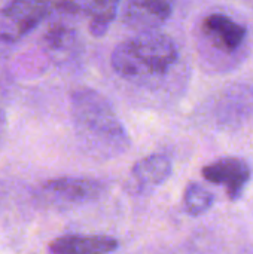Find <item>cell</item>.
<instances>
[{"instance_id":"obj_1","label":"cell","mask_w":253,"mask_h":254,"mask_svg":"<svg viewBox=\"0 0 253 254\" xmlns=\"http://www.w3.org/2000/svg\"><path fill=\"white\" fill-rule=\"evenodd\" d=\"M76 134L85 149L104 159L125 153L131 138L110 101L92 88H78L70 95Z\"/></svg>"},{"instance_id":"obj_2","label":"cell","mask_w":253,"mask_h":254,"mask_svg":"<svg viewBox=\"0 0 253 254\" xmlns=\"http://www.w3.org/2000/svg\"><path fill=\"white\" fill-rule=\"evenodd\" d=\"M174 40L161 31H143L118 43L110 54V65L116 74L139 82L164 76L177 61Z\"/></svg>"},{"instance_id":"obj_3","label":"cell","mask_w":253,"mask_h":254,"mask_svg":"<svg viewBox=\"0 0 253 254\" xmlns=\"http://www.w3.org/2000/svg\"><path fill=\"white\" fill-rule=\"evenodd\" d=\"M106 183L88 177H60L45 182L39 189L43 202L54 207H76L98 199L106 192Z\"/></svg>"},{"instance_id":"obj_4","label":"cell","mask_w":253,"mask_h":254,"mask_svg":"<svg viewBox=\"0 0 253 254\" xmlns=\"http://www.w3.org/2000/svg\"><path fill=\"white\" fill-rule=\"evenodd\" d=\"M51 13L49 3L12 1L0 9V39L16 42L33 31Z\"/></svg>"},{"instance_id":"obj_5","label":"cell","mask_w":253,"mask_h":254,"mask_svg":"<svg viewBox=\"0 0 253 254\" xmlns=\"http://www.w3.org/2000/svg\"><path fill=\"white\" fill-rule=\"evenodd\" d=\"M171 15V3L164 0H133L127 3L122 21L136 30L154 31Z\"/></svg>"},{"instance_id":"obj_6","label":"cell","mask_w":253,"mask_h":254,"mask_svg":"<svg viewBox=\"0 0 253 254\" xmlns=\"http://www.w3.org/2000/svg\"><path fill=\"white\" fill-rule=\"evenodd\" d=\"M119 243L107 235H63L54 240L49 254H110L116 252Z\"/></svg>"},{"instance_id":"obj_7","label":"cell","mask_w":253,"mask_h":254,"mask_svg":"<svg viewBox=\"0 0 253 254\" xmlns=\"http://www.w3.org/2000/svg\"><path fill=\"white\" fill-rule=\"evenodd\" d=\"M249 176V167L237 158H224L203 168V177L215 185H224L231 198L242 193Z\"/></svg>"},{"instance_id":"obj_8","label":"cell","mask_w":253,"mask_h":254,"mask_svg":"<svg viewBox=\"0 0 253 254\" xmlns=\"http://www.w3.org/2000/svg\"><path fill=\"white\" fill-rule=\"evenodd\" d=\"M203 31L212 45L224 52H234L246 37V28L224 13H210L203 21Z\"/></svg>"},{"instance_id":"obj_9","label":"cell","mask_w":253,"mask_h":254,"mask_svg":"<svg viewBox=\"0 0 253 254\" xmlns=\"http://www.w3.org/2000/svg\"><path fill=\"white\" fill-rule=\"evenodd\" d=\"M43 46L54 61L63 63L76 57L81 51V40L73 27L64 22H55L45 31Z\"/></svg>"},{"instance_id":"obj_10","label":"cell","mask_w":253,"mask_h":254,"mask_svg":"<svg viewBox=\"0 0 253 254\" xmlns=\"http://www.w3.org/2000/svg\"><path fill=\"white\" fill-rule=\"evenodd\" d=\"M171 174V161L166 155H149L137 161L131 168V176L140 189H152L163 185Z\"/></svg>"},{"instance_id":"obj_11","label":"cell","mask_w":253,"mask_h":254,"mask_svg":"<svg viewBox=\"0 0 253 254\" xmlns=\"http://www.w3.org/2000/svg\"><path fill=\"white\" fill-rule=\"evenodd\" d=\"M118 12V1L110 0H98V1H86L81 3V13L88 15L89 25L88 30L94 37H101L110 22L115 19Z\"/></svg>"},{"instance_id":"obj_12","label":"cell","mask_w":253,"mask_h":254,"mask_svg":"<svg viewBox=\"0 0 253 254\" xmlns=\"http://www.w3.org/2000/svg\"><path fill=\"white\" fill-rule=\"evenodd\" d=\"M213 204V195L198 183H189L183 193V207L188 214L198 216L206 213Z\"/></svg>"}]
</instances>
